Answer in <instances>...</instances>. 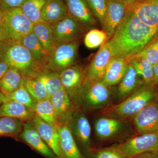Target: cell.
I'll list each match as a JSON object with an SVG mask.
<instances>
[{
    "mask_svg": "<svg viewBox=\"0 0 158 158\" xmlns=\"http://www.w3.org/2000/svg\"><path fill=\"white\" fill-rule=\"evenodd\" d=\"M157 36V31L141 21L127 6L124 17L106 42L112 57L127 59L141 52Z\"/></svg>",
    "mask_w": 158,
    "mask_h": 158,
    "instance_id": "obj_1",
    "label": "cell"
},
{
    "mask_svg": "<svg viewBox=\"0 0 158 158\" xmlns=\"http://www.w3.org/2000/svg\"><path fill=\"white\" fill-rule=\"evenodd\" d=\"M0 56L10 66L17 68L24 78H36L45 70L37 65L31 52L21 42L0 41Z\"/></svg>",
    "mask_w": 158,
    "mask_h": 158,
    "instance_id": "obj_2",
    "label": "cell"
},
{
    "mask_svg": "<svg viewBox=\"0 0 158 158\" xmlns=\"http://www.w3.org/2000/svg\"><path fill=\"white\" fill-rule=\"evenodd\" d=\"M33 24L20 8L4 11L0 25V41L21 42L24 37L32 32Z\"/></svg>",
    "mask_w": 158,
    "mask_h": 158,
    "instance_id": "obj_3",
    "label": "cell"
},
{
    "mask_svg": "<svg viewBox=\"0 0 158 158\" xmlns=\"http://www.w3.org/2000/svg\"><path fill=\"white\" fill-rule=\"evenodd\" d=\"M157 100V94L152 87L145 86L124 101L108 109L107 113L122 118L135 116L152 102Z\"/></svg>",
    "mask_w": 158,
    "mask_h": 158,
    "instance_id": "obj_4",
    "label": "cell"
},
{
    "mask_svg": "<svg viewBox=\"0 0 158 158\" xmlns=\"http://www.w3.org/2000/svg\"><path fill=\"white\" fill-rule=\"evenodd\" d=\"M55 47L77 41L85 34L87 29L70 15L51 24Z\"/></svg>",
    "mask_w": 158,
    "mask_h": 158,
    "instance_id": "obj_5",
    "label": "cell"
},
{
    "mask_svg": "<svg viewBox=\"0 0 158 158\" xmlns=\"http://www.w3.org/2000/svg\"><path fill=\"white\" fill-rule=\"evenodd\" d=\"M79 45L77 40L55 47L50 54L45 70L59 73L73 65L77 59Z\"/></svg>",
    "mask_w": 158,
    "mask_h": 158,
    "instance_id": "obj_6",
    "label": "cell"
},
{
    "mask_svg": "<svg viewBox=\"0 0 158 158\" xmlns=\"http://www.w3.org/2000/svg\"><path fill=\"white\" fill-rule=\"evenodd\" d=\"M114 146L129 158L143 153L158 151V134H141Z\"/></svg>",
    "mask_w": 158,
    "mask_h": 158,
    "instance_id": "obj_7",
    "label": "cell"
},
{
    "mask_svg": "<svg viewBox=\"0 0 158 158\" xmlns=\"http://www.w3.org/2000/svg\"><path fill=\"white\" fill-rule=\"evenodd\" d=\"M127 8L124 0H107L106 11L102 26V31L106 34L107 41L113 36Z\"/></svg>",
    "mask_w": 158,
    "mask_h": 158,
    "instance_id": "obj_8",
    "label": "cell"
},
{
    "mask_svg": "<svg viewBox=\"0 0 158 158\" xmlns=\"http://www.w3.org/2000/svg\"><path fill=\"white\" fill-rule=\"evenodd\" d=\"M108 87L102 80L85 82L81 91L86 104L93 108H99L106 104L110 96Z\"/></svg>",
    "mask_w": 158,
    "mask_h": 158,
    "instance_id": "obj_9",
    "label": "cell"
},
{
    "mask_svg": "<svg viewBox=\"0 0 158 158\" xmlns=\"http://www.w3.org/2000/svg\"><path fill=\"white\" fill-rule=\"evenodd\" d=\"M134 123L140 134H158V101L151 103L136 114Z\"/></svg>",
    "mask_w": 158,
    "mask_h": 158,
    "instance_id": "obj_10",
    "label": "cell"
},
{
    "mask_svg": "<svg viewBox=\"0 0 158 158\" xmlns=\"http://www.w3.org/2000/svg\"><path fill=\"white\" fill-rule=\"evenodd\" d=\"M112 58L110 48L106 42L101 46L89 65L85 82L102 80L106 69Z\"/></svg>",
    "mask_w": 158,
    "mask_h": 158,
    "instance_id": "obj_11",
    "label": "cell"
},
{
    "mask_svg": "<svg viewBox=\"0 0 158 158\" xmlns=\"http://www.w3.org/2000/svg\"><path fill=\"white\" fill-rule=\"evenodd\" d=\"M128 6L141 21L158 34V0H136Z\"/></svg>",
    "mask_w": 158,
    "mask_h": 158,
    "instance_id": "obj_12",
    "label": "cell"
},
{
    "mask_svg": "<svg viewBox=\"0 0 158 158\" xmlns=\"http://www.w3.org/2000/svg\"><path fill=\"white\" fill-rule=\"evenodd\" d=\"M64 1L68 15L81 24L87 30H90L96 25L97 20L90 11L86 0Z\"/></svg>",
    "mask_w": 158,
    "mask_h": 158,
    "instance_id": "obj_13",
    "label": "cell"
},
{
    "mask_svg": "<svg viewBox=\"0 0 158 158\" xmlns=\"http://www.w3.org/2000/svg\"><path fill=\"white\" fill-rule=\"evenodd\" d=\"M62 87L69 95L73 96L81 91L85 82L82 69L77 65H72L59 73Z\"/></svg>",
    "mask_w": 158,
    "mask_h": 158,
    "instance_id": "obj_14",
    "label": "cell"
},
{
    "mask_svg": "<svg viewBox=\"0 0 158 158\" xmlns=\"http://www.w3.org/2000/svg\"><path fill=\"white\" fill-rule=\"evenodd\" d=\"M56 128L61 158H85L80 152L68 126L58 123Z\"/></svg>",
    "mask_w": 158,
    "mask_h": 158,
    "instance_id": "obj_15",
    "label": "cell"
},
{
    "mask_svg": "<svg viewBox=\"0 0 158 158\" xmlns=\"http://www.w3.org/2000/svg\"><path fill=\"white\" fill-rule=\"evenodd\" d=\"M20 137L31 147L48 158H57L37 131L33 122L28 121L23 124Z\"/></svg>",
    "mask_w": 158,
    "mask_h": 158,
    "instance_id": "obj_16",
    "label": "cell"
},
{
    "mask_svg": "<svg viewBox=\"0 0 158 158\" xmlns=\"http://www.w3.org/2000/svg\"><path fill=\"white\" fill-rule=\"evenodd\" d=\"M33 122L34 126L57 158H61L59 147V136L56 127L44 121L38 116H34Z\"/></svg>",
    "mask_w": 158,
    "mask_h": 158,
    "instance_id": "obj_17",
    "label": "cell"
},
{
    "mask_svg": "<svg viewBox=\"0 0 158 158\" xmlns=\"http://www.w3.org/2000/svg\"><path fill=\"white\" fill-rule=\"evenodd\" d=\"M21 43L31 52L37 65L43 70H45L50 53L44 48L36 35L31 32L23 38Z\"/></svg>",
    "mask_w": 158,
    "mask_h": 158,
    "instance_id": "obj_18",
    "label": "cell"
},
{
    "mask_svg": "<svg viewBox=\"0 0 158 158\" xmlns=\"http://www.w3.org/2000/svg\"><path fill=\"white\" fill-rule=\"evenodd\" d=\"M68 15L64 0H45L41 12L42 21L52 24Z\"/></svg>",
    "mask_w": 158,
    "mask_h": 158,
    "instance_id": "obj_19",
    "label": "cell"
},
{
    "mask_svg": "<svg viewBox=\"0 0 158 158\" xmlns=\"http://www.w3.org/2000/svg\"><path fill=\"white\" fill-rule=\"evenodd\" d=\"M127 59L112 57L107 66L102 81L108 87L118 84L127 69Z\"/></svg>",
    "mask_w": 158,
    "mask_h": 158,
    "instance_id": "obj_20",
    "label": "cell"
},
{
    "mask_svg": "<svg viewBox=\"0 0 158 158\" xmlns=\"http://www.w3.org/2000/svg\"><path fill=\"white\" fill-rule=\"evenodd\" d=\"M123 127L122 122L116 118L102 117L95 122L94 128L98 138L107 140L118 135Z\"/></svg>",
    "mask_w": 158,
    "mask_h": 158,
    "instance_id": "obj_21",
    "label": "cell"
},
{
    "mask_svg": "<svg viewBox=\"0 0 158 158\" xmlns=\"http://www.w3.org/2000/svg\"><path fill=\"white\" fill-rule=\"evenodd\" d=\"M72 124L77 138L89 152L91 127L88 118L83 113H77L74 116Z\"/></svg>",
    "mask_w": 158,
    "mask_h": 158,
    "instance_id": "obj_22",
    "label": "cell"
},
{
    "mask_svg": "<svg viewBox=\"0 0 158 158\" xmlns=\"http://www.w3.org/2000/svg\"><path fill=\"white\" fill-rule=\"evenodd\" d=\"M34 116L30 109L18 102L7 101L0 106V117L7 116L23 120L33 119Z\"/></svg>",
    "mask_w": 158,
    "mask_h": 158,
    "instance_id": "obj_23",
    "label": "cell"
},
{
    "mask_svg": "<svg viewBox=\"0 0 158 158\" xmlns=\"http://www.w3.org/2000/svg\"><path fill=\"white\" fill-rule=\"evenodd\" d=\"M24 81L21 72L16 67L10 66L0 80V90L5 95L10 94L19 88Z\"/></svg>",
    "mask_w": 158,
    "mask_h": 158,
    "instance_id": "obj_24",
    "label": "cell"
},
{
    "mask_svg": "<svg viewBox=\"0 0 158 158\" xmlns=\"http://www.w3.org/2000/svg\"><path fill=\"white\" fill-rule=\"evenodd\" d=\"M32 32L37 37L45 49L50 54L55 47L51 24L44 21L34 23Z\"/></svg>",
    "mask_w": 158,
    "mask_h": 158,
    "instance_id": "obj_25",
    "label": "cell"
},
{
    "mask_svg": "<svg viewBox=\"0 0 158 158\" xmlns=\"http://www.w3.org/2000/svg\"><path fill=\"white\" fill-rule=\"evenodd\" d=\"M32 110L44 121L57 127L58 118L50 98L35 102Z\"/></svg>",
    "mask_w": 158,
    "mask_h": 158,
    "instance_id": "obj_26",
    "label": "cell"
},
{
    "mask_svg": "<svg viewBox=\"0 0 158 158\" xmlns=\"http://www.w3.org/2000/svg\"><path fill=\"white\" fill-rule=\"evenodd\" d=\"M57 118H63L67 116L70 111L69 96L62 87L50 98Z\"/></svg>",
    "mask_w": 158,
    "mask_h": 158,
    "instance_id": "obj_27",
    "label": "cell"
},
{
    "mask_svg": "<svg viewBox=\"0 0 158 158\" xmlns=\"http://www.w3.org/2000/svg\"><path fill=\"white\" fill-rule=\"evenodd\" d=\"M138 75L141 76L145 83L151 84L153 81V66L146 59L133 56L127 59Z\"/></svg>",
    "mask_w": 158,
    "mask_h": 158,
    "instance_id": "obj_28",
    "label": "cell"
},
{
    "mask_svg": "<svg viewBox=\"0 0 158 158\" xmlns=\"http://www.w3.org/2000/svg\"><path fill=\"white\" fill-rule=\"evenodd\" d=\"M45 0H25L20 7L24 15L33 23L41 21V15Z\"/></svg>",
    "mask_w": 158,
    "mask_h": 158,
    "instance_id": "obj_29",
    "label": "cell"
},
{
    "mask_svg": "<svg viewBox=\"0 0 158 158\" xmlns=\"http://www.w3.org/2000/svg\"><path fill=\"white\" fill-rule=\"evenodd\" d=\"M138 73L132 65L128 62L127 69L119 83L118 94L123 96L131 93L138 85Z\"/></svg>",
    "mask_w": 158,
    "mask_h": 158,
    "instance_id": "obj_30",
    "label": "cell"
},
{
    "mask_svg": "<svg viewBox=\"0 0 158 158\" xmlns=\"http://www.w3.org/2000/svg\"><path fill=\"white\" fill-rule=\"evenodd\" d=\"M36 78L43 83L49 98L62 87L59 73L45 70Z\"/></svg>",
    "mask_w": 158,
    "mask_h": 158,
    "instance_id": "obj_31",
    "label": "cell"
},
{
    "mask_svg": "<svg viewBox=\"0 0 158 158\" xmlns=\"http://www.w3.org/2000/svg\"><path fill=\"white\" fill-rule=\"evenodd\" d=\"M25 87L36 102L49 98L45 86L37 78H24Z\"/></svg>",
    "mask_w": 158,
    "mask_h": 158,
    "instance_id": "obj_32",
    "label": "cell"
},
{
    "mask_svg": "<svg viewBox=\"0 0 158 158\" xmlns=\"http://www.w3.org/2000/svg\"><path fill=\"white\" fill-rule=\"evenodd\" d=\"M22 120L7 116L0 117V136L16 135L22 130Z\"/></svg>",
    "mask_w": 158,
    "mask_h": 158,
    "instance_id": "obj_33",
    "label": "cell"
},
{
    "mask_svg": "<svg viewBox=\"0 0 158 158\" xmlns=\"http://www.w3.org/2000/svg\"><path fill=\"white\" fill-rule=\"evenodd\" d=\"M5 95V101H12L23 105L28 109L33 110L34 102L33 98L25 87L24 82L19 88L10 94Z\"/></svg>",
    "mask_w": 158,
    "mask_h": 158,
    "instance_id": "obj_34",
    "label": "cell"
},
{
    "mask_svg": "<svg viewBox=\"0 0 158 158\" xmlns=\"http://www.w3.org/2000/svg\"><path fill=\"white\" fill-rule=\"evenodd\" d=\"M107 41L106 34L103 31L98 29L90 30L86 35L84 43L86 47L93 49L98 47Z\"/></svg>",
    "mask_w": 158,
    "mask_h": 158,
    "instance_id": "obj_35",
    "label": "cell"
},
{
    "mask_svg": "<svg viewBox=\"0 0 158 158\" xmlns=\"http://www.w3.org/2000/svg\"><path fill=\"white\" fill-rule=\"evenodd\" d=\"M157 37H156L148 45L142 50L135 55V56L146 59L153 66L158 63V45Z\"/></svg>",
    "mask_w": 158,
    "mask_h": 158,
    "instance_id": "obj_36",
    "label": "cell"
},
{
    "mask_svg": "<svg viewBox=\"0 0 158 158\" xmlns=\"http://www.w3.org/2000/svg\"><path fill=\"white\" fill-rule=\"evenodd\" d=\"M94 16L101 26L103 23L107 9V0H86Z\"/></svg>",
    "mask_w": 158,
    "mask_h": 158,
    "instance_id": "obj_37",
    "label": "cell"
},
{
    "mask_svg": "<svg viewBox=\"0 0 158 158\" xmlns=\"http://www.w3.org/2000/svg\"><path fill=\"white\" fill-rule=\"evenodd\" d=\"M90 158H129L119 152L115 146L104 148L90 149Z\"/></svg>",
    "mask_w": 158,
    "mask_h": 158,
    "instance_id": "obj_38",
    "label": "cell"
},
{
    "mask_svg": "<svg viewBox=\"0 0 158 158\" xmlns=\"http://www.w3.org/2000/svg\"><path fill=\"white\" fill-rule=\"evenodd\" d=\"M25 0H0V6L3 11L20 8Z\"/></svg>",
    "mask_w": 158,
    "mask_h": 158,
    "instance_id": "obj_39",
    "label": "cell"
},
{
    "mask_svg": "<svg viewBox=\"0 0 158 158\" xmlns=\"http://www.w3.org/2000/svg\"><path fill=\"white\" fill-rule=\"evenodd\" d=\"M10 66L9 63L0 56V80L4 76Z\"/></svg>",
    "mask_w": 158,
    "mask_h": 158,
    "instance_id": "obj_40",
    "label": "cell"
},
{
    "mask_svg": "<svg viewBox=\"0 0 158 158\" xmlns=\"http://www.w3.org/2000/svg\"><path fill=\"white\" fill-rule=\"evenodd\" d=\"M133 158H158V151L143 153Z\"/></svg>",
    "mask_w": 158,
    "mask_h": 158,
    "instance_id": "obj_41",
    "label": "cell"
},
{
    "mask_svg": "<svg viewBox=\"0 0 158 158\" xmlns=\"http://www.w3.org/2000/svg\"><path fill=\"white\" fill-rule=\"evenodd\" d=\"M158 85V63L153 66V81Z\"/></svg>",
    "mask_w": 158,
    "mask_h": 158,
    "instance_id": "obj_42",
    "label": "cell"
},
{
    "mask_svg": "<svg viewBox=\"0 0 158 158\" xmlns=\"http://www.w3.org/2000/svg\"><path fill=\"white\" fill-rule=\"evenodd\" d=\"M5 101V95L0 90V106Z\"/></svg>",
    "mask_w": 158,
    "mask_h": 158,
    "instance_id": "obj_43",
    "label": "cell"
},
{
    "mask_svg": "<svg viewBox=\"0 0 158 158\" xmlns=\"http://www.w3.org/2000/svg\"><path fill=\"white\" fill-rule=\"evenodd\" d=\"M3 11L2 9L1 8V6H0V25L2 23V21L3 16Z\"/></svg>",
    "mask_w": 158,
    "mask_h": 158,
    "instance_id": "obj_44",
    "label": "cell"
},
{
    "mask_svg": "<svg viewBox=\"0 0 158 158\" xmlns=\"http://www.w3.org/2000/svg\"><path fill=\"white\" fill-rule=\"evenodd\" d=\"M124 1L127 4V6H130V5H132L136 0H124Z\"/></svg>",
    "mask_w": 158,
    "mask_h": 158,
    "instance_id": "obj_45",
    "label": "cell"
},
{
    "mask_svg": "<svg viewBox=\"0 0 158 158\" xmlns=\"http://www.w3.org/2000/svg\"><path fill=\"white\" fill-rule=\"evenodd\" d=\"M157 41H158V36L157 37Z\"/></svg>",
    "mask_w": 158,
    "mask_h": 158,
    "instance_id": "obj_46",
    "label": "cell"
}]
</instances>
